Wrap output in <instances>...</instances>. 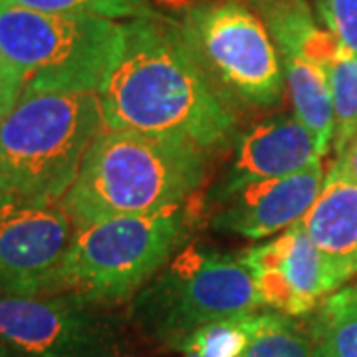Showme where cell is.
<instances>
[{"label":"cell","mask_w":357,"mask_h":357,"mask_svg":"<svg viewBox=\"0 0 357 357\" xmlns=\"http://www.w3.org/2000/svg\"><path fill=\"white\" fill-rule=\"evenodd\" d=\"M232 161L206 197L220 204L255 183L294 175L319 161L314 137L294 114H276L244 129L234 139Z\"/></svg>","instance_id":"11"},{"label":"cell","mask_w":357,"mask_h":357,"mask_svg":"<svg viewBox=\"0 0 357 357\" xmlns=\"http://www.w3.org/2000/svg\"><path fill=\"white\" fill-rule=\"evenodd\" d=\"M123 52L98 93L103 128L192 143L206 153L227 149L238 119L192 58L175 18L123 22Z\"/></svg>","instance_id":"1"},{"label":"cell","mask_w":357,"mask_h":357,"mask_svg":"<svg viewBox=\"0 0 357 357\" xmlns=\"http://www.w3.org/2000/svg\"><path fill=\"white\" fill-rule=\"evenodd\" d=\"M145 16H185L204 0H131Z\"/></svg>","instance_id":"23"},{"label":"cell","mask_w":357,"mask_h":357,"mask_svg":"<svg viewBox=\"0 0 357 357\" xmlns=\"http://www.w3.org/2000/svg\"><path fill=\"white\" fill-rule=\"evenodd\" d=\"M74 234L60 203H42L0 189V294H52Z\"/></svg>","instance_id":"9"},{"label":"cell","mask_w":357,"mask_h":357,"mask_svg":"<svg viewBox=\"0 0 357 357\" xmlns=\"http://www.w3.org/2000/svg\"><path fill=\"white\" fill-rule=\"evenodd\" d=\"M255 278L262 307L290 318H306L333 292L344 288L302 222L264 244L238 255Z\"/></svg>","instance_id":"10"},{"label":"cell","mask_w":357,"mask_h":357,"mask_svg":"<svg viewBox=\"0 0 357 357\" xmlns=\"http://www.w3.org/2000/svg\"><path fill=\"white\" fill-rule=\"evenodd\" d=\"M274 312H248L230 318L211 321L192 332L178 354L183 357H241L272 319Z\"/></svg>","instance_id":"17"},{"label":"cell","mask_w":357,"mask_h":357,"mask_svg":"<svg viewBox=\"0 0 357 357\" xmlns=\"http://www.w3.org/2000/svg\"><path fill=\"white\" fill-rule=\"evenodd\" d=\"M324 72L330 82L335 115L333 151L340 157L357 135V56L340 48Z\"/></svg>","instance_id":"18"},{"label":"cell","mask_w":357,"mask_h":357,"mask_svg":"<svg viewBox=\"0 0 357 357\" xmlns=\"http://www.w3.org/2000/svg\"><path fill=\"white\" fill-rule=\"evenodd\" d=\"M284 84L288 89L292 114L314 137L319 157H326L333 143L335 115L330 82L326 72L316 64L290 54H280Z\"/></svg>","instance_id":"15"},{"label":"cell","mask_w":357,"mask_h":357,"mask_svg":"<svg viewBox=\"0 0 357 357\" xmlns=\"http://www.w3.org/2000/svg\"><path fill=\"white\" fill-rule=\"evenodd\" d=\"M312 243L340 280L357 274V183L333 163L316 203L302 220Z\"/></svg>","instance_id":"13"},{"label":"cell","mask_w":357,"mask_h":357,"mask_svg":"<svg viewBox=\"0 0 357 357\" xmlns=\"http://www.w3.org/2000/svg\"><path fill=\"white\" fill-rule=\"evenodd\" d=\"M0 357H22V356H18L14 349H10L8 345H4L2 342H0Z\"/></svg>","instance_id":"25"},{"label":"cell","mask_w":357,"mask_h":357,"mask_svg":"<svg viewBox=\"0 0 357 357\" xmlns=\"http://www.w3.org/2000/svg\"><path fill=\"white\" fill-rule=\"evenodd\" d=\"M316 6L326 30L357 56V0H316Z\"/></svg>","instance_id":"21"},{"label":"cell","mask_w":357,"mask_h":357,"mask_svg":"<svg viewBox=\"0 0 357 357\" xmlns=\"http://www.w3.org/2000/svg\"><path fill=\"white\" fill-rule=\"evenodd\" d=\"M262 307L238 256L187 244L129 302V321L147 340L177 351L192 332Z\"/></svg>","instance_id":"6"},{"label":"cell","mask_w":357,"mask_h":357,"mask_svg":"<svg viewBox=\"0 0 357 357\" xmlns=\"http://www.w3.org/2000/svg\"><path fill=\"white\" fill-rule=\"evenodd\" d=\"M123 40L117 20L0 4V50L24 79V93H100Z\"/></svg>","instance_id":"5"},{"label":"cell","mask_w":357,"mask_h":357,"mask_svg":"<svg viewBox=\"0 0 357 357\" xmlns=\"http://www.w3.org/2000/svg\"><path fill=\"white\" fill-rule=\"evenodd\" d=\"M241 357H316L307 332L290 316L274 312L272 319Z\"/></svg>","instance_id":"19"},{"label":"cell","mask_w":357,"mask_h":357,"mask_svg":"<svg viewBox=\"0 0 357 357\" xmlns=\"http://www.w3.org/2000/svg\"><path fill=\"white\" fill-rule=\"evenodd\" d=\"M103 129L98 93H22L0 119V189L60 203Z\"/></svg>","instance_id":"4"},{"label":"cell","mask_w":357,"mask_h":357,"mask_svg":"<svg viewBox=\"0 0 357 357\" xmlns=\"http://www.w3.org/2000/svg\"><path fill=\"white\" fill-rule=\"evenodd\" d=\"M316 357H357V284L328 296L310 316Z\"/></svg>","instance_id":"16"},{"label":"cell","mask_w":357,"mask_h":357,"mask_svg":"<svg viewBox=\"0 0 357 357\" xmlns=\"http://www.w3.org/2000/svg\"><path fill=\"white\" fill-rule=\"evenodd\" d=\"M191 204L76 225L52 294H72L105 307L131 302L189 244Z\"/></svg>","instance_id":"3"},{"label":"cell","mask_w":357,"mask_h":357,"mask_svg":"<svg viewBox=\"0 0 357 357\" xmlns=\"http://www.w3.org/2000/svg\"><path fill=\"white\" fill-rule=\"evenodd\" d=\"M321 159L288 177L270 178L244 187L218 204L213 229L258 241L290 229L306 217L324 185Z\"/></svg>","instance_id":"12"},{"label":"cell","mask_w":357,"mask_h":357,"mask_svg":"<svg viewBox=\"0 0 357 357\" xmlns=\"http://www.w3.org/2000/svg\"><path fill=\"white\" fill-rule=\"evenodd\" d=\"M0 4L54 14H91L109 20L145 16L131 0H0Z\"/></svg>","instance_id":"20"},{"label":"cell","mask_w":357,"mask_h":357,"mask_svg":"<svg viewBox=\"0 0 357 357\" xmlns=\"http://www.w3.org/2000/svg\"><path fill=\"white\" fill-rule=\"evenodd\" d=\"M22 93H24V79L0 50V119L13 112Z\"/></svg>","instance_id":"22"},{"label":"cell","mask_w":357,"mask_h":357,"mask_svg":"<svg viewBox=\"0 0 357 357\" xmlns=\"http://www.w3.org/2000/svg\"><path fill=\"white\" fill-rule=\"evenodd\" d=\"M208 175V153L187 141L139 131H107L84 157L60 204L74 227L189 203Z\"/></svg>","instance_id":"2"},{"label":"cell","mask_w":357,"mask_h":357,"mask_svg":"<svg viewBox=\"0 0 357 357\" xmlns=\"http://www.w3.org/2000/svg\"><path fill=\"white\" fill-rule=\"evenodd\" d=\"M178 26L192 58L232 114L280 105L286 86L280 54L248 2L204 0Z\"/></svg>","instance_id":"7"},{"label":"cell","mask_w":357,"mask_h":357,"mask_svg":"<svg viewBox=\"0 0 357 357\" xmlns=\"http://www.w3.org/2000/svg\"><path fill=\"white\" fill-rule=\"evenodd\" d=\"M266 24L278 54H290L310 64L326 66L340 52L332 32L319 28L307 0H246Z\"/></svg>","instance_id":"14"},{"label":"cell","mask_w":357,"mask_h":357,"mask_svg":"<svg viewBox=\"0 0 357 357\" xmlns=\"http://www.w3.org/2000/svg\"><path fill=\"white\" fill-rule=\"evenodd\" d=\"M333 163L340 167L347 177L354 178L357 183V135L354 137V141L345 147L344 153L340 155V157H335Z\"/></svg>","instance_id":"24"},{"label":"cell","mask_w":357,"mask_h":357,"mask_svg":"<svg viewBox=\"0 0 357 357\" xmlns=\"http://www.w3.org/2000/svg\"><path fill=\"white\" fill-rule=\"evenodd\" d=\"M112 307L72 294H0V342L22 357H117Z\"/></svg>","instance_id":"8"}]
</instances>
